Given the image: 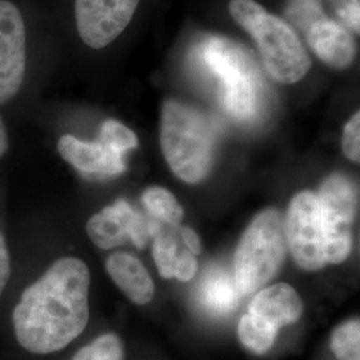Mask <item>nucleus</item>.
<instances>
[{
    "label": "nucleus",
    "instance_id": "1",
    "mask_svg": "<svg viewBox=\"0 0 360 360\" xmlns=\"http://www.w3.org/2000/svg\"><path fill=\"white\" fill-rule=\"evenodd\" d=\"M89 291L90 270L83 260H56L27 287L13 309V331L19 345L38 355L67 347L89 323Z\"/></svg>",
    "mask_w": 360,
    "mask_h": 360
},
{
    "label": "nucleus",
    "instance_id": "2",
    "mask_svg": "<svg viewBox=\"0 0 360 360\" xmlns=\"http://www.w3.org/2000/svg\"><path fill=\"white\" fill-rule=\"evenodd\" d=\"M217 131L202 112L176 101L162 108L160 144L174 174L187 183L206 178L214 159Z\"/></svg>",
    "mask_w": 360,
    "mask_h": 360
},
{
    "label": "nucleus",
    "instance_id": "3",
    "mask_svg": "<svg viewBox=\"0 0 360 360\" xmlns=\"http://www.w3.org/2000/svg\"><path fill=\"white\" fill-rule=\"evenodd\" d=\"M287 250L283 215L264 210L245 230L233 259L235 284L240 295L252 294L270 282Z\"/></svg>",
    "mask_w": 360,
    "mask_h": 360
},
{
    "label": "nucleus",
    "instance_id": "4",
    "mask_svg": "<svg viewBox=\"0 0 360 360\" xmlns=\"http://www.w3.org/2000/svg\"><path fill=\"white\" fill-rule=\"evenodd\" d=\"M203 60L221 80L227 111L240 120L255 115L259 75L250 56L227 39L212 38L203 47Z\"/></svg>",
    "mask_w": 360,
    "mask_h": 360
},
{
    "label": "nucleus",
    "instance_id": "5",
    "mask_svg": "<svg viewBox=\"0 0 360 360\" xmlns=\"http://www.w3.org/2000/svg\"><path fill=\"white\" fill-rule=\"evenodd\" d=\"M245 31L255 40L263 63L275 80L292 84L306 77L311 68L307 50L281 18L266 11Z\"/></svg>",
    "mask_w": 360,
    "mask_h": 360
},
{
    "label": "nucleus",
    "instance_id": "6",
    "mask_svg": "<svg viewBox=\"0 0 360 360\" xmlns=\"http://www.w3.org/2000/svg\"><path fill=\"white\" fill-rule=\"evenodd\" d=\"M323 230L326 263L338 264L347 259L352 248V226L356 193L352 183L340 174L324 180L316 193Z\"/></svg>",
    "mask_w": 360,
    "mask_h": 360
},
{
    "label": "nucleus",
    "instance_id": "7",
    "mask_svg": "<svg viewBox=\"0 0 360 360\" xmlns=\"http://www.w3.org/2000/svg\"><path fill=\"white\" fill-rule=\"evenodd\" d=\"M285 242L296 264L306 271L321 270L326 264L323 230L316 193L295 195L284 219Z\"/></svg>",
    "mask_w": 360,
    "mask_h": 360
},
{
    "label": "nucleus",
    "instance_id": "8",
    "mask_svg": "<svg viewBox=\"0 0 360 360\" xmlns=\"http://www.w3.org/2000/svg\"><path fill=\"white\" fill-rule=\"evenodd\" d=\"M27 74V28L11 0H0V105L20 92Z\"/></svg>",
    "mask_w": 360,
    "mask_h": 360
},
{
    "label": "nucleus",
    "instance_id": "9",
    "mask_svg": "<svg viewBox=\"0 0 360 360\" xmlns=\"http://www.w3.org/2000/svg\"><path fill=\"white\" fill-rule=\"evenodd\" d=\"M141 0H75V23L83 43L102 50L129 26Z\"/></svg>",
    "mask_w": 360,
    "mask_h": 360
},
{
    "label": "nucleus",
    "instance_id": "10",
    "mask_svg": "<svg viewBox=\"0 0 360 360\" xmlns=\"http://www.w3.org/2000/svg\"><path fill=\"white\" fill-rule=\"evenodd\" d=\"M91 242L102 250H110L131 240L138 248H144L148 239L160 232L156 221H150L126 200H117L95 214L87 223Z\"/></svg>",
    "mask_w": 360,
    "mask_h": 360
},
{
    "label": "nucleus",
    "instance_id": "11",
    "mask_svg": "<svg viewBox=\"0 0 360 360\" xmlns=\"http://www.w3.org/2000/svg\"><path fill=\"white\" fill-rule=\"evenodd\" d=\"M58 151L67 163L90 179H110L126 171L124 155L102 141L84 142L72 135H63Z\"/></svg>",
    "mask_w": 360,
    "mask_h": 360
},
{
    "label": "nucleus",
    "instance_id": "12",
    "mask_svg": "<svg viewBox=\"0 0 360 360\" xmlns=\"http://www.w3.org/2000/svg\"><path fill=\"white\" fill-rule=\"evenodd\" d=\"M303 312V303L295 290L285 283H278L257 292L248 312L259 321L276 328L297 322Z\"/></svg>",
    "mask_w": 360,
    "mask_h": 360
},
{
    "label": "nucleus",
    "instance_id": "13",
    "mask_svg": "<svg viewBox=\"0 0 360 360\" xmlns=\"http://www.w3.org/2000/svg\"><path fill=\"white\" fill-rule=\"evenodd\" d=\"M306 38L311 49L334 68H347L355 59V44L351 34L342 25L324 18L309 27Z\"/></svg>",
    "mask_w": 360,
    "mask_h": 360
},
{
    "label": "nucleus",
    "instance_id": "14",
    "mask_svg": "<svg viewBox=\"0 0 360 360\" xmlns=\"http://www.w3.org/2000/svg\"><path fill=\"white\" fill-rule=\"evenodd\" d=\"M105 270L132 303L143 306L153 300L154 282L138 257L127 252H115L105 260Z\"/></svg>",
    "mask_w": 360,
    "mask_h": 360
},
{
    "label": "nucleus",
    "instance_id": "15",
    "mask_svg": "<svg viewBox=\"0 0 360 360\" xmlns=\"http://www.w3.org/2000/svg\"><path fill=\"white\" fill-rule=\"evenodd\" d=\"M239 291L231 275L220 267L207 272L200 284L199 300L211 315H227L239 302Z\"/></svg>",
    "mask_w": 360,
    "mask_h": 360
},
{
    "label": "nucleus",
    "instance_id": "16",
    "mask_svg": "<svg viewBox=\"0 0 360 360\" xmlns=\"http://www.w3.org/2000/svg\"><path fill=\"white\" fill-rule=\"evenodd\" d=\"M278 330L271 327L255 316L245 314L238 326V336L242 345L257 355H263L270 351L278 336Z\"/></svg>",
    "mask_w": 360,
    "mask_h": 360
},
{
    "label": "nucleus",
    "instance_id": "17",
    "mask_svg": "<svg viewBox=\"0 0 360 360\" xmlns=\"http://www.w3.org/2000/svg\"><path fill=\"white\" fill-rule=\"evenodd\" d=\"M142 200L154 218L169 226H178L183 218V210L175 196L162 187L148 188L143 193Z\"/></svg>",
    "mask_w": 360,
    "mask_h": 360
},
{
    "label": "nucleus",
    "instance_id": "18",
    "mask_svg": "<svg viewBox=\"0 0 360 360\" xmlns=\"http://www.w3.org/2000/svg\"><path fill=\"white\" fill-rule=\"evenodd\" d=\"M124 346L122 339L116 334L98 336L90 345L80 348L72 360H123Z\"/></svg>",
    "mask_w": 360,
    "mask_h": 360
},
{
    "label": "nucleus",
    "instance_id": "19",
    "mask_svg": "<svg viewBox=\"0 0 360 360\" xmlns=\"http://www.w3.org/2000/svg\"><path fill=\"white\" fill-rule=\"evenodd\" d=\"M331 348L339 360L360 359L359 319L340 324L331 338Z\"/></svg>",
    "mask_w": 360,
    "mask_h": 360
},
{
    "label": "nucleus",
    "instance_id": "20",
    "mask_svg": "<svg viewBox=\"0 0 360 360\" xmlns=\"http://www.w3.org/2000/svg\"><path fill=\"white\" fill-rule=\"evenodd\" d=\"M285 13L304 34L314 23L327 18L323 11L322 0H288Z\"/></svg>",
    "mask_w": 360,
    "mask_h": 360
},
{
    "label": "nucleus",
    "instance_id": "21",
    "mask_svg": "<svg viewBox=\"0 0 360 360\" xmlns=\"http://www.w3.org/2000/svg\"><path fill=\"white\" fill-rule=\"evenodd\" d=\"M99 141L111 146L119 151L120 154L126 155L129 150L138 147V138L129 127H126L123 123L117 122L115 119L105 120L101 131H99Z\"/></svg>",
    "mask_w": 360,
    "mask_h": 360
},
{
    "label": "nucleus",
    "instance_id": "22",
    "mask_svg": "<svg viewBox=\"0 0 360 360\" xmlns=\"http://www.w3.org/2000/svg\"><path fill=\"white\" fill-rule=\"evenodd\" d=\"M154 238L153 255H154L156 267L163 278L172 279L174 266H175L176 257L179 255L178 245L172 236H168L160 232L156 233Z\"/></svg>",
    "mask_w": 360,
    "mask_h": 360
},
{
    "label": "nucleus",
    "instance_id": "23",
    "mask_svg": "<svg viewBox=\"0 0 360 360\" xmlns=\"http://www.w3.org/2000/svg\"><path fill=\"white\" fill-rule=\"evenodd\" d=\"M229 10L233 20L247 30L266 10L255 0H231Z\"/></svg>",
    "mask_w": 360,
    "mask_h": 360
},
{
    "label": "nucleus",
    "instance_id": "24",
    "mask_svg": "<svg viewBox=\"0 0 360 360\" xmlns=\"http://www.w3.org/2000/svg\"><path fill=\"white\" fill-rule=\"evenodd\" d=\"M343 151L352 162H359L360 159V114L356 112L348 120L343 132Z\"/></svg>",
    "mask_w": 360,
    "mask_h": 360
},
{
    "label": "nucleus",
    "instance_id": "25",
    "mask_svg": "<svg viewBox=\"0 0 360 360\" xmlns=\"http://www.w3.org/2000/svg\"><path fill=\"white\" fill-rule=\"evenodd\" d=\"M198 270V262L193 254L188 250L179 251L174 266V278L180 282H190Z\"/></svg>",
    "mask_w": 360,
    "mask_h": 360
},
{
    "label": "nucleus",
    "instance_id": "26",
    "mask_svg": "<svg viewBox=\"0 0 360 360\" xmlns=\"http://www.w3.org/2000/svg\"><path fill=\"white\" fill-rule=\"evenodd\" d=\"M11 275V257L4 235L0 232V295L3 294Z\"/></svg>",
    "mask_w": 360,
    "mask_h": 360
},
{
    "label": "nucleus",
    "instance_id": "27",
    "mask_svg": "<svg viewBox=\"0 0 360 360\" xmlns=\"http://www.w3.org/2000/svg\"><path fill=\"white\" fill-rule=\"evenodd\" d=\"M339 16L347 26L359 34L360 30V7L359 0H348L347 3L338 11Z\"/></svg>",
    "mask_w": 360,
    "mask_h": 360
},
{
    "label": "nucleus",
    "instance_id": "28",
    "mask_svg": "<svg viewBox=\"0 0 360 360\" xmlns=\"http://www.w3.org/2000/svg\"><path fill=\"white\" fill-rule=\"evenodd\" d=\"M180 233H181V239L187 247V250L193 255H198L202 251V243H200V239L196 235V232L188 227H181Z\"/></svg>",
    "mask_w": 360,
    "mask_h": 360
},
{
    "label": "nucleus",
    "instance_id": "29",
    "mask_svg": "<svg viewBox=\"0 0 360 360\" xmlns=\"http://www.w3.org/2000/svg\"><path fill=\"white\" fill-rule=\"evenodd\" d=\"M8 150H10V136H8L6 123L0 115V159L8 153Z\"/></svg>",
    "mask_w": 360,
    "mask_h": 360
}]
</instances>
